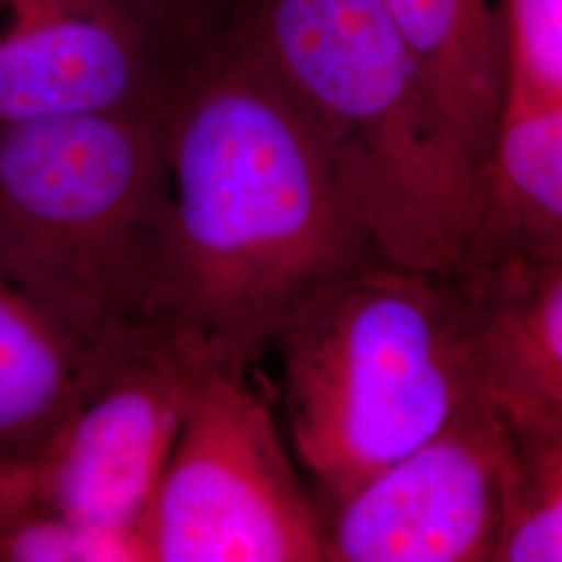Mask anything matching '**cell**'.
Returning a JSON list of instances; mask_svg holds the SVG:
<instances>
[{
    "label": "cell",
    "mask_w": 562,
    "mask_h": 562,
    "mask_svg": "<svg viewBox=\"0 0 562 562\" xmlns=\"http://www.w3.org/2000/svg\"><path fill=\"white\" fill-rule=\"evenodd\" d=\"M496 562H562V431L513 429Z\"/></svg>",
    "instance_id": "cell-13"
},
{
    "label": "cell",
    "mask_w": 562,
    "mask_h": 562,
    "mask_svg": "<svg viewBox=\"0 0 562 562\" xmlns=\"http://www.w3.org/2000/svg\"><path fill=\"white\" fill-rule=\"evenodd\" d=\"M506 111L562 104V0H504Z\"/></svg>",
    "instance_id": "cell-14"
},
{
    "label": "cell",
    "mask_w": 562,
    "mask_h": 562,
    "mask_svg": "<svg viewBox=\"0 0 562 562\" xmlns=\"http://www.w3.org/2000/svg\"><path fill=\"white\" fill-rule=\"evenodd\" d=\"M508 434L482 396L329 510V562H496Z\"/></svg>",
    "instance_id": "cell-8"
},
{
    "label": "cell",
    "mask_w": 562,
    "mask_h": 562,
    "mask_svg": "<svg viewBox=\"0 0 562 562\" xmlns=\"http://www.w3.org/2000/svg\"><path fill=\"white\" fill-rule=\"evenodd\" d=\"M271 350L290 446L329 510L482 396L457 280L383 259L304 304Z\"/></svg>",
    "instance_id": "cell-4"
},
{
    "label": "cell",
    "mask_w": 562,
    "mask_h": 562,
    "mask_svg": "<svg viewBox=\"0 0 562 562\" xmlns=\"http://www.w3.org/2000/svg\"><path fill=\"white\" fill-rule=\"evenodd\" d=\"M144 562H319L327 527L248 373L204 369L142 522Z\"/></svg>",
    "instance_id": "cell-5"
},
{
    "label": "cell",
    "mask_w": 562,
    "mask_h": 562,
    "mask_svg": "<svg viewBox=\"0 0 562 562\" xmlns=\"http://www.w3.org/2000/svg\"><path fill=\"white\" fill-rule=\"evenodd\" d=\"M462 159L487 183L506 111L501 0H383Z\"/></svg>",
    "instance_id": "cell-10"
},
{
    "label": "cell",
    "mask_w": 562,
    "mask_h": 562,
    "mask_svg": "<svg viewBox=\"0 0 562 562\" xmlns=\"http://www.w3.org/2000/svg\"><path fill=\"white\" fill-rule=\"evenodd\" d=\"M204 369L180 341L117 362L21 480L18 510L134 543L144 562L142 522Z\"/></svg>",
    "instance_id": "cell-7"
},
{
    "label": "cell",
    "mask_w": 562,
    "mask_h": 562,
    "mask_svg": "<svg viewBox=\"0 0 562 562\" xmlns=\"http://www.w3.org/2000/svg\"><path fill=\"white\" fill-rule=\"evenodd\" d=\"M452 278L483 398L506 427L562 431V259L473 255Z\"/></svg>",
    "instance_id": "cell-9"
},
{
    "label": "cell",
    "mask_w": 562,
    "mask_h": 562,
    "mask_svg": "<svg viewBox=\"0 0 562 562\" xmlns=\"http://www.w3.org/2000/svg\"><path fill=\"white\" fill-rule=\"evenodd\" d=\"M165 117L0 123V273L106 361L176 341Z\"/></svg>",
    "instance_id": "cell-2"
},
{
    "label": "cell",
    "mask_w": 562,
    "mask_h": 562,
    "mask_svg": "<svg viewBox=\"0 0 562 562\" xmlns=\"http://www.w3.org/2000/svg\"><path fill=\"white\" fill-rule=\"evenodd\" d=\"M213 18L181 0H0V123L167 115Z\"/></svg>",
    "instance_id": "cell-6"
},
{
    "label": "cell",
    "mask_w": 562,
    "mask_h": 562,
    "mask_svg": "<svg viewBox=\"0 0 562 562\" xmlns=\"http://www.w3.org/2000/svg\"><path fill=\"white\" fill-rule=\"evenodd\" d=\"M117 362L86 350L0 273V494L18 490Z\"/></svg>",
    "instance_id": "cell-11"
},
{
    "label": "cell",
    "mask_w": 562,
    "mask_h": 562,
    "mask_svg": "<svg viewBox=\"0 0 562 562\" xmlns=\"http://www.w3.org/2000/svg\"><path fill=\"white\" fill-rule=\"evenodd\" d=\"M167 319L209 369L250 373L325 288L380 259L301 109L229 11L167 106Z\"/></svg>",
    "instance_id": "cell-1"
},
{
    "label": "cell",
    "mask_w": 562,
    "mask_h": 562,
    "mask_svg": "<svg viewBox=\"0 0 562 562\" xmlns=\"http://www.w3.org/2000/svg\"><path fill=\"white\" fill-rule=\"evenodd\" d=\"M473 255L562 259V104L504 115Z\"/></svg>",
    "instance_id": "cell-12"
},
{
    "label": "cell",
    "mask_w": 562,
    "mask_h": 562,
    "mask_svg": "<svg viewBox=\"0 0 562 562\" xmlns=\"http://www.w3.org/2000/svg\"><path fill=\"white\" fill-rule=\"evenodd\" d=\"M227 11L301 109L378 257L454 276L485 186L383 0H232Z\"/></svg>",
    "instance_id": "cell-3"
},
{
    "label": "cell",
    "mask_w": 562,
    "mask_h": 562,
    "mask_svg": "<svg viewBox=\"0 0 562 562\" xmlns=\"http://www.w3.org/2000/svg\"><path fill=\"white\" fill-rule=\"evenodd\" d=\"M181 2L194 7L196 11L206 15H222L223 11L232 4V0H181Z\"/></svg>",
    "instance_id": "cell-15"
}]
</instances>
